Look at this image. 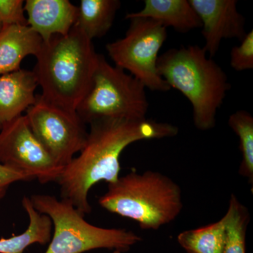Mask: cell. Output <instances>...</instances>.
<instances>
[{"mask_svg": "<svg viewBox=\"0 0 253 253\" xmlns=\"http://www.w3.org/2000/svg\"><path fill=\"white\" fill-rule=\"evenodd\" d=\"M30 199L38 212L49 216L54 226L45 253H84L101 249L123 253L142 241L126 229H107L89 224L84 214L65 200L48 194H35Z\"/></svg>", "mask_w": 253, "mask_h": 253, "instance_id": "5b68a950", "label": "cell"}, {"mask_svg": "<svg viewBox=\"0 0 253 253\" xmlns=\"http://www.w3.org/2000/svg\"><path fill=\"white\" fill-rule=\"evenodd\" d=\"M228 125L239 139V149L242 155L239 173L247 178L253 189V117L245 110L231 114Z\"/></svg>", "mask_w": 253, "mask_h": 253, "instance_id": "d6986e66", "label": "cell"}, {"mask_svg": "<svg viewBox=\"0 0 253 253\" xmlns=\"http://www.w3.org/2000/svg\"><path fill=\"white\" fill-rule=\"evenodd\" d=\"M26 116L33 134L60 167L69 164L84 147L88 131L77 112L37 95L36 103L28 108Z\"/></svg>", "mask_w": 253, "mask_h": 253, "instance_id": "ba28073f", "label": "cell"}, {"mask_svg": "<svg viewBox=\"0 0 253 253\" xmlns=\"http://www.w3.org/2000/svg\"><path fill=\"white\" fill-rule=\"evenodd\" d=\"M22 205L29 218L27 229L19 235L0 239V253H24L31 245L51 241L53 224L49 216L38 212L27 196L23 197Z\"/></svg>", "mask_w": 253, "mask_h": 253, "instance_id": "2e32d148", "label": "cell"}, {"mask_svg": "<svg viewBox=\"0 0 253 253\" xmlns=\"http://www.w3.org/2000/svg\"><path fill=\"white\" fill-rule=\"evenodd\" d=\"M21 181H28V179L22 174L0 164V200L4 197L10 186Z\"/></svg>", "mask_w": 253, "mask_h": 253, "instance_id": "7402d4cb", "label": "cell"}, {"mask_svg": "<svg viewBox=\"0 0 253 253\" xmlns=\"http://www.w3.org/2000/svg\"><path fill=\"white\" fill-rule=\"evenodd\" d=\"M226 239L223 253H246V238L250 221L247 208L234 194L231 196L229 208L224 214Z\"/></svg>", "mask_w": 253, "mask_h": 253, "instance_id": "ac0fdd59", "label": "cell"}, {"mask_svg": "<svg viewBox=\"0 0 253 253\" xmlns=\"http://www.w3.org/2000/svg\"><path fill=\"white\" fill-rule=\"evenodd\" d=\"M230 65L238 72L253 69V31L248 32L240 45L233 46Z\"/></svg>", "mask_w": 253, "mask_h": 253, "instance_id": "ffe728a7", "label": "cell"}, {"mask_svg": "<svg viewBox=\"0 0 253 253\" xmlns=\"http://www.w3.org/2000/svg\"><path fill=\"white\" fill-rule=\"evenodd\" d=\"M161 77L170 88L180 91L192 106L194 126L199 130L215 126L216 116L231 84L224 70L203 47L172 48L158 56Z\"/></svg>", "mask_w": 253, "mask_h": 253, "instance_id": "3957f363", "label": "cell"}, {"mask_svg": "<svg viewBox=\"0 0 253 253\" xmlns=\"http://www.w3.org/2000/svg\"><path fill=\"white\" fill-rule=\"evenodd\" d=\"M126 36L106 44L115 66L131 76L152 91H168L171 88L158 73V53L168 38L167 28L156 20L128 18Z\"/></svg>", "mask_w": 253, "mask_h": 253, "instance_id": "52a82bcc", "label": "cell"}, {"mask_svg": "<svg viewBox=\"0 0 253 253\" xmlns=\"http://www.w3.org/2000/svg\"><path fill=\"white\" fill-rule=\"evenodd\" d=\"M146 86L99 55V62L87 94L76 112L85 124L104 118H146L149 101Z\"/></svg>", "mask_w": 253, "mask_h": 253, "instance_id": "8992f818", "label": "cell"}, {"mask_svg": "<svg viewBox=\"0 0 253 253\" xmlns=\"http://www.w3.org/2000/svg\"><path fill=\"white\" fill-rule=\"evenodd\" d=\"M0 164L42 184L56 181L63 169L33 134L26 115L0 131Z\"/></svg>", "mask_w": 253, "mask_h": 253, "instance_id": "9c48e42d", "label": "cell"}, {"mask_svg": "<svg viewBox=\"0 0 253 253\" xmlns=\"http://www.w3.org/2000/svg\"><path fill=\"white\" fill-rule=\"evenodd\" d=\"M38 86L33 71L20 69L0 76V131L36 103Z\"/></svg>", "mask_w": 253, "mask_h": 253, "instance_id": "7c38bea8", "label": "cell"}, {"mask_svg": "<svg viewBox=\"0 0 253 253\" xmlns=\"http://www.w3.org/2000/svg\"><path fill=\"white\" fill-rule=\"evenodd\" d=\"M24 9L28 26L43 42L67 35L77 19L78 6L68 0H27Z\"/></svg>", "mask_w": 253, "mask_h": 253, "instance_id": "8fae6325", "label": "cell"}, {"mask_svg": "<svg viewBox=\"0 0 253 253\" xmlns=\"http://www.w3.org/2000/svg\"><path fill=\"white\" fill-rule=\"evenodd\" d=\"M226 239L224 217L212 224L182 231L177 242L187 253H223Z\"/></svg>", "mask_w": 253, "mask_h": 253, "instance_id": "e0dca14e", "label": "cell"}, {"mask_svg": "<svg viewBox=\"0 0 253 253\" xmlns=\"http://www.w3.org/2000/svg\"><path fill=\"white\" fill-rule=\"evenodd\" d=\"M23 0H0V22L3 26H28Z\"/></svg>", "mask_w": 253, "mask_h": 253, "instance_id": "44dd1931", "label": "cell"}, {"mask_svg": "<svg viewBox=\"0 0 253 253\" xmlns=\"http://www.w3.org/2000/svg\"><path fill=\"white\" fill-rule=\"evenodd\" d=\"M99 55L92 41L75 26L66 36L43 42L33 71L42 90V98L76 112L90 89Z\"/></svg>", "mask_w": 253, "mask_h": 253, "instance_id": "7a4b0ae2", "label": "cell"}, {"mask_svg": "<svg viewBox=\"0 0 253 253\" xmlns=\"http://www.w3.org/2000/svg\"><path fill=\"white\" fill-rule=\"evenodd\" d=\"M101 208L137 222L144 230H158L182 211L180 186L162 173L130 172L110 183L99 199Z\"/></svg>", "mask_w": 253, "mask_h": 253, "instance_id": "277c9868", "label": "cell"}, {"mask_svg": "<svg viewBox=\"0 0 253 253\" xmlns=\"http://www.w3.org/2000/svg\"><path fill=\"white\" fill-rule=\"evenodd\" d=\"M139 17L156 20L166 28L185 33L201 28V20L189 0H145L142 9L129 13L126 18Z\"/></svg>", "mask_w": 253, "mask_h": 253, "instance_id": "5bb4252c", "label": "cell"}, {"mask_svg": "<svg viewBox=\"0 0 253 253\" xmlns=\"http://www.w3.org/2000/svg\"><path fill=\"white\" fill-rule=\"evenodd\" d=\"M3 26L2 24H1V22H0V32H1V29H2Z\"/></svg>", "mask_w": 253, "mask_h": 253, "instance_id": "603a6c76", "label": "cell"}, {"mask_svg": "<svg viewBox=\"0 0 253 253\" xmlns=\"http://www.w3.org/2000/svg\"><path fill=\"white\" fill-rule=\"evenodd\" d=\"M43 41L29 26H3L0 32V76L21 69L23 59L36 56L41 51Z\"/></svg>", "mask_w": 253, "mask_h": 253, "instance_id": "4fadbf2b", "label": "cell"}, {"mask_svg": "<svg viewBox=\"0 0 253 253\" xmlns=\"http://www.w3.org/2000/svg\"><path fill=\"white\" fill-rule=\"evenodd\" d=\"M84 147L77 157L63 168L56 182L61 199L71 203L85 215L91 212L89 190L101 181L113 183L121 172L120 158L136 141L174 137L179 128L147 118L140 120L104 118L90 123Z\"/></svg>", "mask_w": 253, "mask_h": 253, "instance_id": "6da1fadb", "label": "cell"}, {"mask_svg": "<svg viewBox=\"0 0 253 253\" xmlns=\"http://www.w3.org/2000/svg\"><path fill=\"white\" fill-rule=\"evenodd\" d=\"M201 20L204 49L212 59L219 51L221 41H241L247 34L246 19L237 9L236 0H189Z\"/></svg>", "mask_w": 253, "mask_h": 253, "instance_id": "30bf717a", "label": "cell"}, {"mask_svg": "<svg viewBox=\"0 0 253 253\" xmlns=\"http://www.w3.org/2000/svg\"><path fill=\"white\" fill-rule=\"evenodd\" d=\"M121 6L118 0H81L74 26L91 41L102 38L112 27Z\"/></svg>", "mask_w": 253, "mask_h": 253, "instance_id": "9a60e30c", "label": "cell"}]
</instances>
